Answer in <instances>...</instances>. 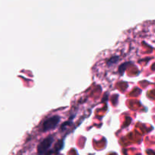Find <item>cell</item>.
I'll use <instances>...</instances> for the list:
<instances>
[{"mask_svg": "<svg viewBox=\"0 0 155 155\" xmlns=\"http://www.w3.org/2000/svg\"><path fill=\"white\" fill-rule=\"evenodd\" d=\"M59 122H60V117L58 115H54V116L47 119L42 124L43 131H48L54 129L58 126Z\"/></svg>", "mask_w": 155, "mask_h": 155, "instance_id": "cell-1", "label": "cell"}]
</instances>
